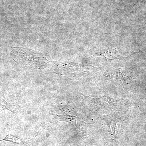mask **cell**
Here are the masks:
<instances>
[{
  "label": "cell",
  "instance_id": "obj_1",
  "mask_svg": "<svg viewBox=\"0 0 146 146\" xmlns=\"http://www.w3.org/2000/svg\"><path fill=\"white\" fill-rule=\"evenodd\" d=\"M93 56H103L112 59H117L122 57L117 50L112 48H108L102 50Z\"/></svg>",
  "mask_w": 146,
  "mask_h": 146
},
{
  "label": "cell",
  "instance_id": "obj_2",
  "mask_svg": "<svg viewBox=\"0 0 146 146\" xmlns=\"http://www.w3.org/2000/svg\"><path fill=\"white\" fill-rule=\"evenodd\" d=\"M4 110H7L12 112H17L16 105L6 101L4 94H3L0 96V112Z\"/></svg>",
  "mask_w": 146,
  "mask_h": 146
},
{
  "label": "cell",
  "instance_id": "obj_3",
  "mask_svg": "<svg viewBox=\"0 0 146 146\" xmlns=\"http://www.w3.org/2000/svg\"><path fill=\"white\" fill-rule=\"evenodd\" d=\"M9 141V142H11V143H14L24 145H27L28 142L27 141H23V140L16 138V137L11 136L10 134H9L8 135L6 136L5 138H4L3 140H0V141Z\"/></svg>",
  "mask_w": 146,
  "mask_h": 146
}]
</instances>
